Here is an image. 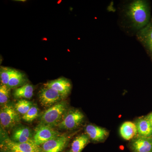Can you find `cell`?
<instances>
[{
	"mask_svg": "<svg viewBox=\"0 0 152 152\" xmlns=\"http://www.w3.org/2000/svg\"><path fill=\"white\" fill-rule=\"evenodd\" d=\"M121 24L127 32L135 33L143 28L151 21V7L145 0L129 2L122 8Z\"/></svg>",
	"mask_w": 152,
	"mask_h": 152,
	"instance_id": "cell-1",
	"label": "cell"
},
{
	"mask_svg": "<svg viewBox=\"0 0 152 152\" xmlns=\"http://www.w3.org/2000/svg\"><path fill=\"white\" fill-rule=\"evenodd\" d=\"M67 110L66 102L61 101L44 112L40 118L41 124L53 126L58 124Z\"/></svg>",
	"mask_w": 152,
	"mask_h": 152,
	"instance_id": "cell-2",
	"label": "cell"
},
{
	"mask_svg": "<svg viewBox=\"0 0 152 152\" xmlns=\"http://www.w3.org/2000/svg\"><path fill=\"white\" fill-rule=\"evenodd\" d=\"M84 118V115L80 110L72 109L66 112L58 126L62 129H75L82 124Z\"/></svg>",
	"mask_w": 152,
	"mask_h": 152,
	"instance_id": "cell-3",
	"label": "cell"
},
{
	"mask_svg": "<svg viewBox=\"0 0 152 152\" xmlns=\"http://www.w3.org/2000/svg\"><path fill=\"white\" fill-rule=\"evenodd\" d=\"M1 148L5 152H42L39 146L33 141L17 143L10 139L3 142Z\"/></svg>",
	"mask_w": 152,
	"mask_h": 152,
	"instance_id": "cell-4",
	"label": "cell"
},
{
	"mask_svg": "<svg viewBox=\"0 0 152 152\" xmlns=\"http://www.w3.org/2000/svg\"><path fill=\"white\" fill-rule=\"evenodd\" d=\"M20 121V115L13 106L7 104L1 107L0 122L3 128L10 129L19 124Z\"/></svg>",
	"mask_w": 152,
	"mask_h": 152,
	"instance_id": "cell-5",
	"label": "cell"
},
{
	"mask_svg": "<svg viewBox=\"0 0 152 152\" xmlns=\"http://www.w3.org/2000/svg\"><path fill=\"white\" fill-rule=\"evenodd\" d=\"M66 96L57 91L44 87L39 93V99L42 106L45 107H50L52 106L61 102Z\"/></svg>",
	"mask_w": 152,
	"mask_h": 152,
	"instance_id": "cell-6",
	"label": "cell"
},
{
	"mask_svg": "<svg viewBox=\"0 0 152 152\" xmlns=\"http://www.w3.org/2000/svg\"><path fill=\"white\" fill-rule=\"evenodd\" d=\"M59 136V133L52 126L40 124L36 129L33 136V141L37 145L40 146Z\"/></svg>",
	"mask_w": 152,
	"mask_h": 152,
	"instance_id": "cell-7",
	"label": "cell"
},
{
	"mask_svg": "<svg viewBox=\"0 0 152 152\" xmlns=\"http://www.w3.org/2000/svg\"><path fill=\"white\" fill-rule=\"evenodd\" d=\"M69 139L65 135H60L42 145V152H61L68 143Z\"/></svg>",
	"mask_w": 152,
	"mask_h": 152,
	"instance_id": "cell-8",
	"label": "cell"
},
{
	"mask_svg": "<svg viewBox=\"0 0 152 152\" xmlns=\"http://www.w3.org/2000/svg\"><path fill=\"white\" fill-rule=\"evenodd\" d=\"M44 86V87L53 89L66 97L70 92L72 88L70 82L67 79L64 78H60L49 81L45 83Z\"/></svg>",
	"mask_w": 152,
	"mask_h": 152,
	"instance_id": "cell-9",
	"label": "cell"
},
{
	"mask_svg": "<svg viewBox=\"0 0 152 152\" xmlns=\"http://www.w3.org/2000/svg\"><path fill=\"white\" fill-rule=\"evenodd\" d=\"M31 130L27 127H17L13 131L11 140L17 143H25L33 141Z\"/></svg>",
	"mask_w": 152,
	"mask_h": 152,
	"instance_id": "cell-10",
	"label": "cell"
},
{
	"mask_svg": "<svg viewBox=\"0 0 152 152\" xmlns=\"http://www.w3.org/2000/svg\"><path fill=\"white\" fill-rule=\"evenodd\" d=\"M131 148L133 152H152V137L139 136L133 139Z\"/></svg>",
	"mask_w": 152,
	"mask_h": 152,
	"instance_id": "cell-11",
	"label": "cell"
},
{
	"mask_svg": "<svg viewBox=\"0 0 152 152\" xmlns=\"http://www.w3.org/2000/svg\"><path fill=\"white\" fill-rule=\"evenodd\" d=\"M138 40L147 50L152 48V19L136 34Z\"/></svg>",
	"mask_w": 152,
	"mask_h": 152,
	"instance_id": "cell-12",
	"label": "cell"
},
{
	"mask_svg": "<svg viewBox=\"0 0 152 152\" xmlns=\"http://www.w3.org/2000/svg\"><path fill=\"white\" fill-rule=\"evenodd\" d=\"M85 132L90 139L95 142L103 141L107 137L109 132L104 128L92 124L87 125Z\"/></svg>",
	"mask_w": 152,
	"mask_h": 152,
	"instance_id": "cell-13",
	"label": "cell"
},
{
	"mask_svg": "<svg viewBox=\"0 0 152 152\" xmlns=\"http://www.w3.org/2000/svg\"><path fill=\"white\" fill-rule=\"evenodd\" d=\"M135 124L139 136L152 137V126L146 117L139 118Z\"/></svg>",
	"mask_w": 152,
	"mask_h": 152,
	"instance_id": "cell-14",
	"label": "cell"
},
{
	"mask_svg": "<svg viewBox=\"0 0 152 152\" xmlns=\"http://www.w3.org/2000/svg\"><path fill=\"white\" fill-rule=\"evenodd\" d=\"M120 132L121 136L126 140L133 139L137 134L135 124L131 121L124 123L120 128Z\"/></svg>",
	"mask_w": 152,
	"mask_h": 152,
	"instance_id": "cell-15",
	"label": "cell"
},
{
	"mask_svg": "<svg viewBox=\"0 0 152 152\" xmlns=\"http://www.w3.org/2000/svg\"><path fill=\"white\" fill-rule=\"evenodd\" d=\"M34 91L33 86L27 84L16 89L14 91V96L16 99H30L33 97Z\"/></svg>",
	"mask_w": 152,
	"mask_h": 152,
	"instance_id": "cell-16",
	"label": "cell"
},
{
	"mask_svg": "<svg viewBox=\"0 0 152 152\" xmlns=\"http://www.w3.org/2000/svg\"><path fill=\"white\" fill-rule=\"evenodd\" d=\"M89 139L86 134L78 136L72 143L70 152H81L89 142Z\"/></svg>",
	"mask_w": 152,
	"mask_h": 152,
	"instance_id": "cell-17",
	"label": "cell"
},
{
	"mask_svg": "<svg viewBox=\"0 0 152 152\" xmlns=\"http://www.w3.org/2000/svg\"><path fill=\"white\" fill-rule=\"evenodd\" d=\"M25 81L24 75L19 71L13 69L7 86L10 89L15 88L21 86Z\"/></svg>",
	"mask_w": 152,
	"mask_h": 152,
	"instance_id": "cell-18",
	"label": "cell"
},
{
	"mask_svg": "<svg viewBox=\"0 0 152 152\" xmlns=\"http://www.w3.org/2000/svg\"><path fill=\"white\" fill-rule=\"evenodd\" d=\"M32 106V102L26 100L21 99L18 101L14 107L19 114L24 115L29 110Z\"/></svg>",
	"mask_w": 152,
	"mask_h": 152,
	"instance_id": "cell-19",
	"label": "cell"
},
{
	"mask_svg": "<svg viewBox=\"0 0 152 152\" xmlns=\"http://www.w3.org/2000/svg\"><path fill=\"white\" fill-rule=\"evenodd\" d=\"M13 69L6 67H1L0 78L1 84L8 86L9 81L12 73Z\"/></svg>",
	"mask_w": 152,
	"mask_h": 152,
	"instance_id": "cell-20",
	"label": "cell"
},
{
	"mask_svg": "<svg viewBox=\"0 0 152 152\" xmlns=\"http://www.w3.org/2000/svg\"><path fill=\"white\" fill-rule=\"evenodd\" d=\"M10 89L6 85L0 86V104L3 106L7 104L10 98Z\"/></svg>",
	"mask_w": 152,
	"mask_h": 152,
	"instance_id": "cell-21",
	"label": "cell"
},
{
	"mask_svg": "<svg viewBox=\"0 0 152 152\" xmlns=\"http://www.w3.org/2000/svg\"><path fill=\"white\" fill-rule=\"evenodd\" d=\"M39 115V109L37 107L33 106L29 110L23 115L22 119L26 122H31L37 118Z\"/></svg>",
	"mask_w": 152,
	"mask_h": 152,
	"instance_id": "cell-22",
	"label": "cell"
},
{
	"mask_svg": "<svg viewBox=\"0 0 152 152\" xmlns=\"http://www.w3.org/2000/svg\"><path fill=\"white\" fill-rule=\"evenodd\" d=\"M146 117L149 121L151 123V124L152 126V113L148 115Z\"/></svg>",
	"mask_w": 152,
	"mask_h": 152,
	"instance_id": "cell-23",
	"label": "cell"
},
{
	"mask_svg": "<svg viewBox=\"0 0 152 152\" xmlns=\"http://www.w3.org/2000/svg\"><path fill=\"white\" fill-rule=\"evenodd\" d=\"M150 56H151V59L152 61V48H151L148 50H147Z\"/></svg>",
	"mask_w": 152,
	"mask_h": 152,
	"instance_id": "cell-24",
	"label": "cell"
},
{
	"mask_svg": "<svg viewBox=\"0 0 152 152\" xmlns=\"http://www.w3.org/2000/svg\"><path fill=\"white\" fill-rule=\"evenodd\" d=\"M23 1V0H18V1Z\"/></svg>",
	"mask_w": 152,
	"mask_h": 152,
	"instance_id": "cell-25",
	"label": "cell"
},
{
	"mask_svg": "<svg viewBox=\"0 0 152 152\" xmlns=\"http://www.w3.org/2000/svg\"><path fill=\"white\" fill-rule=\"evenodd\" d=\"M1 152H5L3 151H2Z\"/></svg>",
	"mask_w": 152,
	"mask_h": 152,
	"instance_id": "cell-26",
	"label": "cell"
}]
</instances>
